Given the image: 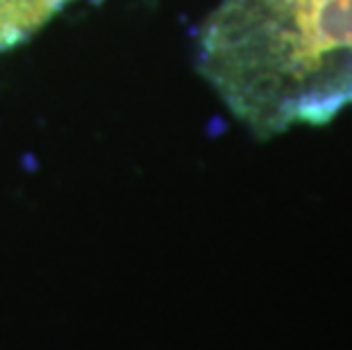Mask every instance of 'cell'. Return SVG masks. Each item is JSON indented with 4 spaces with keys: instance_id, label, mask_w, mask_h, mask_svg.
<instances>
[{
    "instance_id": "cell-1",
    "label": "cell",
    "mask_w": 352,
    "mask_h": 350,
    "mask_svg": "<svg viewBox=\"0 0 352 350\" xmlns=\"http://www.w3.org/2000/svg\"><path fill=\"white\" fill-rule=\"evenodd\" d=\"M200 50L232 111L266 135L352 102V0H226Z\"/></svg>"
},
{
    "instance_id": "cell-2",
    "label": "cell",
    "mask_w": 352,
    "mask_h": 350,
    "mask_svg": "<svg viewBox=\"0 0 352 350\" xmlns=\"http://www.w3.org/2000/svg\"><path fill=\"white\" fill-rule=\"evenodd\" d=\"M69 0H0V50L16 46Z\"/></svg>"
}]
</instances>
